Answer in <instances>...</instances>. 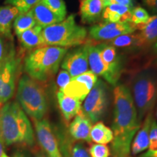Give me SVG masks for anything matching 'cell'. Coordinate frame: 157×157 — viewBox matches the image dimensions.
<instances>
[{
  "instance_id": "cell-1",
  "label": "cell",
  "mask_w": 157,
  "mask_h": 157,
  "mask_svg": "<svg viewBox=\"0 0 157 157\" xmlns=\"http://www.w3.org/2000/svg\"><path fill=\"white\" fill-rule=\"evenodd\" d=\"M113 138L111 151L113 157H129L131 144L141 126L130 90L124 84L113 90Z\"/></svg>"
},
{
  "instance_id": "cell-2",
  "label": "cell",
  "mask_w": 157,
  "mask_h": 157,
  "mask_svg": "<svg viewBox=\"0 0 157 157\" xmlns=\"http://www.w3.org/2000/svg\"><path fill=\"white\" fill-rule=\"evenodd\" d=\"M0 137L6 146L34 145V132L31 124L17 102H7L0 109Z\"/></svg>"
},
{
  "instance_id": "cell-3",
  "label": "cell",
  "mask_w": 157,
  "mask_h": 157,
  "mask_svg": "<svg viewBox=\"0 0 157 157\" xmlns=\"http://www.w3.org/2000/svg\"><path fill=\"white\" fill-rule=\"evenodd\" d=\"M68 48L45 46L34 49L24 59L23 68L27 75L40 82H46L58 72Z\"/></svg>"
},
{
  "instance_id": "cell-4",
  "label": "cell",
  "mask_w": 157,
  "mask_h": 157,
  "mask_svg": "<svg viewBox=\"0 0 157 157\" xmlns=\"http://www.w3.org/2000/svg\"><path fill=\"white\" fill-rule=\"evenodd\" d=\"M75 17L70 15L63 21L43 29L44 44L68 49L85 44L88 41L87 30L76 23Z\"/></svg>"
},
{
  "instance_id": "cell-5",
  "label": "cell",
  "mask_w": 157,
  "mask_h": 157,
  "mask_svg": "<svg viewBox=\"0 0 157 157\" xmlns=\"http://www.w3.org/2000/svg\"><path fill=\"white\" fill-rule=\"evenodd\" d=\"M17 100L25 114L34 121L44 119L48 109V98L42 82L27 74L20 78L17 85Z\"/></svg>"
},
{
  "instance_id": "cell-6",
  "label": "cell",
  "mask_w": 157,
  "mask_h": 157,
  "mask_svg": "<svg viewBox=\"0 0 157 157\" xmlns=\"http://www.w3.org/2000/svg\"><path fill=\"white\" fill-rule=\"evenodd\" d=\"M132 98L136 107L138 121L154 109L157 98V71L154 68L141 71L135 76L132 84Z\"/></svg>"
},
{
  "instance_id": "cell-7",
  "label": "cell",
  "mask_w": 157,
  "mask_h": 157,
  "mask_svg": "<svg viewBox=\"0 0 157 157\" xmlns=\"http://www.w3.org/2000/svg\"><path fill=\"white\" fill-rule=\"evenodd\" d=\"M107 105V86L103 80H98L84 99L82 111L92 123H96L105 114Z\"/></svg>"
},
{
  "instance_id": "cell-8",
  "label": "cell",
  "mask_w": 157,
  "mask_h": 157,
  "mask_svg": "<svg viewBox=\"0 0 157 157\" xmlns=\"http://www.w3.org/2000/svg\"><path fill=\"white\" fill-rule=\"evenodd\" d=\"M21 60L13 48L2 68L4 76V86L1 96V105L10 101L15 91L16 82L20 73ZM2 108V107H1Z\"/></svg>"
},
{
  "instance_id": "cell-9",
  "label": "cell",
  "mask_w": 157,
  "mask_h": 157,
  "mask_svg": "<svg viewBox=\"0 0 157 157\" xmlns=\"http://www.w3.org/2000/svg\"><path fill=\"white\" fill-rule=\"evenodd\" d=\"M137 31L136 26L130 22H103L93 25L88 34L95 41H110L126 34Z\"/></svg>"
},
{
  "instance_id": "cell-10",
  "label": "cell",
  "mask_w": 157,
  "mask_h": 157,
  "mask_svg": "<svg viewBox=\"0 0 157 157\" xmlns=\"http://www.w3.org/2000/svg\"><path fill=\"white\" fill-rule=\"evenodd\" d=\"M90 42L67 52L61 63L63 70L66 71L71 78L85 73L89 70V47Z\"/></svg>"
},
{
  "instance_id": "cell-11",
  "label": "cell",
  "mask_w": 157,
  "mask_h": 157,
  "mask_svg": "<svg viewBox=\"0 0 157 157\" xmlns=\"http://www.w3.org/2000/svg\"><path fill=\"white\" fill-rule=\"evenodd\" d=\"M37 140L48 157H63L52 125L47 119L34 121Z\"/></svg>"
},
{
  "instance_id": "cell-12",
  "label": "cell",
  "mask_w": 157,
  "mask_h": 157,
  "mask_svg": "<svg viewBox=\"0 0 157 157\" xmlns=\"http://www.w3.org/2000/svg\"><path fill=\"white\" fill-rule=\"evenodd\" d=\"M98 81V76L88 71L85 73L72 78L69 83L62 91L65 95L74 98L82 102Z\"/></svg>"
},
{
  "instance_id": "cell-13",
  "label": "cell",
  "mask_w": 157,
  "mask_h": 157,
  "mask_svg": "<svg viewBox=\"0 0 157 157\" xmlns=\"http://www.w3.org/2000/svg\"><path fill=\"white\" fill-rule=\"evenodd\" d=\"M98 47L101 59L112 78L113 85H117L121 72V62L117 50L114 47L105 42L100 43Z\"/></svg>"
},
{
  "instance_id": "cell-14",
  "label": "cell",
  "mask_w": 157,
  "mask_h": 157,
  "mask_svg": "<svg viewBox=\"0 0 157 157\" xmlns=\"http://www.w3.org/2000/svg\"><path fill=\"white\" fill-rule=\"evenodd\" d=\"M109 5L108 0H81L79 14L82 23L93 24L101 18L103 10Z\"/></svg>"
},
{
  "instance_id": "cell-15",
  "label": "cell",
  "mask_w": 157,
  "mask_h": 157,
  "mask_svg": "<svg viewBox=\"0 0 157 157\" xmlns=\"http://www.w3.org/2000/svg\"><path fill=\"white\" fill-rule=\"evenodd\" d=\"M153 119L154 117H153L152 112L148 113L145 117L143 122L141 124L140 129L135 135L132 144H131V154L133 156L140 154V153L145 151L148 148L150 128Z\"/></svg>"
},
{
  "instance_id": "cell-16",
  "label": "cell",
  "mask_w": 157,
  "mask_h": 157,
  "mask_svg": "<svg viewBox=\"0 0 157 157\" xmlns=\"http://www.w3.org/2000/svg\"><path fill=\"white\" fill-rule=\"evenodd\" d=\"M93 123L81 111L74 117L69 125V134L72 138L76 140H82L87 143H91L90 131Z\"/></svg>"
},
{
  "instance_id": "cell-17",
  "label": "cell",
  "mask_w": 157,
  "mask_h": 157,
  "mask_svg": "<svg viewBox=\"0 0 157 157\" xmlns=\"http://www.w3.org/2000/svg\"><path fill=\"white\" fill-rule=\"evenodd\" d=\"M138 47H148L157 42V15L151 16L146 23L137 25Z\"/></svg>"
},
{
  "instance_id": "cell-18",
  "label": "cell",
  "mask_w": 157,
  "mask_h": 157,
  "mask_svg": "<svg viewBox=\"0 0 157 157\" xmlns=\"http://www.w3.org/2000/svg\"><path fill=\"white\" fill-rule=\"evenodd\" d=\"M57 99L63 117L66 121H71L82 111V102L65 95L60 90L57 93Z\"/></svg>"
},
{
  "instance_id": "cell-19",
  "label": "cell",
  "mask_w": 157,
  "mask_h": 157,
  "mask_svg": "<svg viewBox=\"0 0 157 157\" xmlns=\"http://www.w3.org/2000/svg\"><path fill=\"white\" fill-rule=\"evenodd\" d=\"M89 67L95 75L103 77L110 84L113 85V82L107 68L102 60L98 44L94 45L90 43L89 47Z\"/></svg>"
},
{
  "instance_id": "cell-20",
  "label": "cell",
  "mask_w": 157,
  "mask_h": 157,
  "mask_svg": "<svg viewBox=\"0 0 157 157\" xmlns=\"http://www.w3.org/2000/svg\"><path fill=\"white\" fill-rule=\"evenodd\" d=\"M133 7L111 4L103 10L101 17L104 22H129Z\"/></svg>"
},
{
  "instance_id": "cell-21",
  "label": "cell",
  "mask_w": 157,
  "mask_h": 157,
  "mask_svg": "<svg viewBox=\"0 0 157 157\" xmlns=\"http://www.w3.org/2000/svg\"><path fill=\"white\" fill-rule=\"evenodd\" d=\"M43 28L36 25L17 36L21 46L25 50H34L40 47L45 46L42 37Z\"/></svg>"
},
{
  "instance_id": "cell-22",
  "label": "cell",
  "mask_w": 157,
  "mask_h": 157,
  "mask_svg": "<svg viewBox=\"0 0 157 157\" xmlns=\"http://www.w3.org/2000/svg\"><path fill=\"white\" fill-rule=\"evenodd\" d=\"M19 14V11L13 6L6 5L0 7V35L10 40L13 39L12 25Z\"/></svg>"
},
{
  "instance_id": "cell-23",
  "label": "cell",
  "mask_w": 157,
  "mask_h": 157,
  "mask_svg": "<svg viewBox=\"0 0 157 157\" xmlns=\"http://www.w3.org/2000/svg\"><path fill=\"white\" fill-rule=\"evenodd\" d=\"M31 11L36 24L40 25L43 29L62 21V20L52 13L42 1L37 3Z\"/></svg>"
},
{
  "instance_id": "cell-24",
  "label": "cell",
  "mask_w": 157,
  "mask_h": 157,
  "mask_svg": "<svg viewBox=\"0 0 157 157\" xmlns=\"http://www.w3.org/2000/svg\"><path fill=\"white\" fill-rule=\"evenodd\" d=\"M113 138L112 129L104 124L102 121H98L92 127L90 131L91 141L98 144H108L111 143Z\"/></svg>"
},
{
  "instance_id": "cell-25",
  "label": "cell",
  "mask_w": 157,
  "mask_h": 157,
  "mask_svg": "<svg viewBox=\"0 0 157 157\" xmlns=\"http://www.w3.org/2000/svg\"><path fill=\"white\" fill-rule=\"evenodd\" d=\"M36 25V22L31 10L23 14H19L15 17L13 22L15 34L17 36H18L25 31L33 28Z\"/></svg>"
},
{
  "instance_id": "cell-26",
  "label": "cell",
  "mask_w": 157,
  "mask_h": 157,
  "mask_svg": "<svg viewBox=\"0 0 157 157\" xmlns=\"http://www.w3.org/2000/svg\"><path fill=\"white\" fill-rule=\"evenodd\" d=\"M108 44L111 45L114 48H129L131 46H137V33L126 34L117 37L112 40L108 41Z\"/></svg>"
},
{
  "instance_id": "cell-27",
  "label": "cell",
  "mask_w": 157,
  "mask_h": 157,
  "mask_svg": "<svg viewBox=\"0 0 157 157\" xmlns=\"http://www.w3.org/2000/svg\"><path fill=\"white\" fill-rule=\"evenodd\" d=\"M147 151L140 157H157V122L153 119L149 134V143Z\"/></svg>"
},
{
  "instance_id": "cell-28",
  "label": "cell",
  "mask_w": 157,
  "mask_h": 157,
  "mask_svg": "<svg viewBox=\"0 0 157 157\" xmlns=\"http://www.w3.org/2000/svg\"><path fill=\"white\" fill-rule=\"evenodd\" d=\"M52 13L62 21L66 18L67 10L64 0H41Z\"/></svg>"
},
{
  "instance_id": "cell-29",
  "label": "cell",
  "mask_w": 157,
  "mask_h": 157,
  "mask_svg": "<svg viewBox=\"0 0 157 157\" xmlns=\"http://www.w3.org/2000/svg\"><path fill=\"white\" fill-rule=\"evenodd\" d=\"M41 0H6L5 4L16 7L20 14L30 11Z\"/></svg>"
},
{
  "instance_id": "cell-30",
  "label": "cell",
  "mask_w": 157,
  "mask_h": 157,
  "mask_svg": "<svg viewBox=\"0 0 157 157\" xmlns=\"http://www.w3.org/2000/svg\"><path fill=\"white\" fill-rule=\"evenodd\" d=\"M149 13L142 7H133L131 15L130 22L135 26L146 23L150 18Z\"/></svg>"
},
{
  "instance_id": "cell-31",
  "label": "cell",
  "mask_w": 157,
  "mask_h": 157,
  "mask_svg": "<svg viewBox=\"0 0 157 157\" xmlns=\"http://www.w3.org/2000/svg\"><path fill=\"white\" fill-rule=\"evenodd\" d=\"M66 152V157H91L87 147L81 143L69 146Z\"/></svg>"
},
{
  "instance_id": "cell-32",
  "label": "cell",
  "mask_w": 157,
  "mask_h": 157,
  "mask_svg": "<svg viewBox=\"0 0 157 157\" xmlns=\"http://www.w3.org/2000/svg\"><path fill=\"white\" fill-rule=\"evenodd\" d=\"M91 157H109L110 156V149L109 146L104 144H93L89 149Z\"/></svg>"
},
{
  "instance_id": "cell-33",
  "label": "cell",
  "mask_w": 157,
  "mask_h": 157,
  "mask_svg": "<svg viewBox=\"0 0 157 157\" xmlns=\"http://www.w3.org/2000/svg\"><path fill=\"white\" fill-rule=\"evenodd\" d=\"M71 76L66 71H60V73L58 74V78H57V84H58L59 90H63L66 87L71 80Z\"/></svg>"
},
{
  "instance_id": "cell-34",
  "label": "cell",
  "mask_w": 157,
  "mask_h": 157,
  "mask_svg": "<svg viewBox=\"0 0 157 157\" xmlns=\"http://www.w3.org/2000/svg\"><path fill=\"white\" fill-rule=\"evenodd\" d=\"M14 47L13 45H11L10 48H7L6 47L5 42H4L3 39L0 38V67L5 62L6 59L7 58V57H8L10 53V51Z\"/></svg>"
},
{
  "instance_id": "cell-35",
  "label": "cell",
  "mask_w": 157,
  "mask_h": 157,
  "mask_svg": "<svg viewBox=\"0 0 157 157\" xmlns=\"http://www.w3.org/2000/svg\"><path fill=\"white\" fill-rule=\"evenodd\" d=\"M145 6L154 13H157V0H142Z\"/></svg>"
},
{
  "instance_id": "cell-36",
  "label": "cell",
  "mask_w": 157,
  "mask_h": 157,
  "mask_svg": "<svg viewBox=\"0 0 157 157\" xmlns=\"http://www.w3.org/2000/svg\"><path fill=\"white\" fill-rule=\"evenodd\" d=\"M111 4H118V5L133 7V0H111Z\"/></svg>"
},
{
  "instance_id": "cell-37",
  "label": "cell",
  "mask_w": 157,
  "mask_h": 157,
  "mask_svg": "<svg viewBox=\"0 0 157 157\" xmlns=\"http://www.w3.org/2000/svg\"><path fill=\"white\" fill-rule=\"evenodd\" d=\"M5 144L4 143V141L2 139V137H0V157H2L3 154H5Z\"/></svg>"
},
{
  "instance_id": "cell-38",
  "label": "cell",
  "mask_w": 157,
  "mask_h": 157,
  "mask_svg": "<svg viewBox=\"0 0 157 157\" xmlns=\"http://www.w3.org/2000/svg\"><path fill=\"white\" fill-rule=\"evenodd\" d=\"M2 157H11V156H8V155L6 154V153H5V154H3ZM12 157H26V156H25L24 154H23L22 153H19V152H18V153H16V154H15L14 155V156H12Z\"/></svg>"
},
{
  "instance_id": "cell-39",
  "label": "cell",
  "mask_w": 157,
  "mask_h": 157,
  "mask_svg": "<svg viewBox=\"0 0 157 157\" xmlns=\"http://www.w3.org/2000/svg\"><path fill=\"white\" fill-rule=\"evenodd\" d=\"M34 157H48L44 152H38Z\"/></svg>"
},
{
  "instance_id": "cell-40",
  "label": "cell",
  "mask_w": 157,
  "mask_h": 157,
  "mask_svg": "<svg viewBox=\"0 0 157 157\" xmlns=\"http://www.w3.org/2000/svg\"><path fill=\"white\" fill-rule=\"evenodd\" d=\"M155 47H156V50H157V42H156V45H155Z\"/></svg>"
},
{
  "instance_id": "cell-41",
  "label": "cell",
  "mask_w": 157,
  "mask_h": 157,
  "mask_svg": "<svg viewBox=\"0 0 157 157\" xmlns=\"http://www.w3.org/2000/svg\"><path fill=\"white\" fill-rule=\"evenodd\" d=\"M156 117H157V110H156Z\"/></svg>"
}]
</instances>
